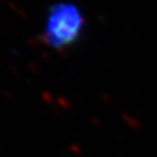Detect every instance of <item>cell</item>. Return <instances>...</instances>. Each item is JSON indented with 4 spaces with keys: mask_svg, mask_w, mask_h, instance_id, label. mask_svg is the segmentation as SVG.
Instances as JSON below:
<instances>
[{
    "mask_svg": "<svg viewBox=\"0 0 157 157\" xmlns=\"http://www.w3.org/2000/svg\"><path fill=\"white\" fill-rule=\"evenodd\" d=\"M84 25V15L75 4L56 3L47 10L42 38L53 50H66L78 42L83 35Z\"/></svg>",
    "mask_w": 157,
    "mask_h": 157,
    "instance_id": "6da1fadb",
    "label": "cell"
}]
</instances>
